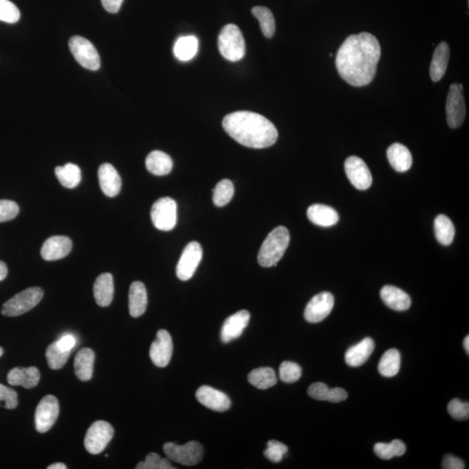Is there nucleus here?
<instances>
[{
	"label": "nucleus",
	"instance_id": "obj_1",
	"mask_svg": "<svg viewBox=\"0 0 469 469\" xmlns=\"http://www.w3.org/2000/svg\"><path fill=\"white\" fill-rule=\"evenodd\" d=\"M381 54L378 39L371 33L349 36L336 54V69L350 85L365 87L375 78Z\"/></svg>",
	"mask_w": 469,
	"mask_h": 469
},
{
	"label": "nucleus",
	"instance_id": "obj_2",
	"mask_svg": "<svg viewBox=\"0 0 469 469\" xmlns=\"http://www.w3.org/2000/svg\"><path fill=\"white\" fill-rule=\"evenodd\" d=\"M224 131L237 143L254 149L272 146L279 138V131L263 116L251 111H236L223 120Z\"/></svg>",
	"mask_w": 469,
	"mask_h": 469
},
{
	"label": "nucleus",
	"instance_id": "obj_3",
	"mask_svg": "<svg viewBox=\"0 0 469 469\" xmlns=\"http://www.w3.org/2000/svg\"><path fill=\"white\" fill-rule=\"evenodd\" d=\"M290 241V235L286 227L279 226L268 235L261 246L259 263L261 266H276L285 253Z\"/></svg>",
	"mask_w": 469,
	"mask_h": 469
},
{
	"label": "nucleus",
	"instance_id": "obj_4",
	"mask_svg": "<svg viewBox=\"0 0 469 469\" xmlns=\"http://www.w3.org/2000/svg\"><path fill=\"white\" fill-rule=\"evenodd\" d=\"M220 54L231 62L241 61L246 55V42L239 26L229 24L222 29L219 37Z\"/></svg>",
	"mask_w": 469,
	"mask_h": 469
},
{
	"label": "nucleus",
	"instance_id": "obj_5",
	"mask_svg": "<svg viewBox=\"0 0 469 469\" xmlns=\"http://www.w3.org/2000/svg\"><path fill=\"white\" fill-rule=\"evenodd\" d=\"M43 296L44 292L39 287L23 290L3 305L2 315L10 317L23 315L37 306Z\"/></svg>",
	"mask_w": 469,
	"mask_h": 469
},
{
	"label": "nucleus",
	"instance_id": "obj_6",
	"mask_svg": "<svg viewBox=\"0 0 469 469\" xmlns=\"http://www.w3.org/2000/svg\"><path fill=\"white\" fill-rule=\"evenodd\" d=\"M164 452L171 460L186 466L199 463L204 457L203 446L197 441H190L182 446L167 442L164 445Z\"/></svg>",
	"mask_w": 469,
	"mask_h": 469
},
{
	"label": "nucleus",
	"instance_id": "obj_7",
	"mask_svg": "<svg viewBox=\"0 0 469 469\" xmlns=\"http://www.w3.org/2000/svg\"><path fill=\"white\" fill-rule=\"evenodd\" d=\"M151 217L157 230H173L177 221V203L171 197L160 198L151 208Z\"/></svg>",
	"mask_w": 469,
	"mask_h": 469
},
{
	"label": "nucleus",
	"instance_id": "obj_8",
	"mask_svg": "<svg viewBox=\"0 0 469 469\" xmlns=\"http://www.w3.org/2000/svg\"><path fill=\"white\" fill-rule=\"evenodd\" d=\"M72 54L83 67L90 71H98L100 68V57L97 49L88 39L74 36L69 41Z\"/></svg>",
	"mask_w": 469,
	"mask_h": 469
},
{
	"label": "nucleus",
	"instance_id": "obj_9",
	"mask_svg": "<svg viewBox=\"0 0 469 469\" xmlns=\"http://www.w3.org/2000/svg\"><path fill=\"white\" fill-rule=\"evenodd\" d=\"M114 435V429L107 422L98 421L89 428L85 438V447L91 455L100 454Z\"/></svg>",
	"mask_w": 469,
	"mask_h": 469
},
{
	"label": "nucleus",
	"instance_id": "obj_10",
	"mask_svg": "<svg viewBox=\"0 0 469 469\" xmlns=\"http://www.w3.org/2000/svg\"><path fill=\"white\" fill-rule=\"evenodd\" d=\"M446 113L449 127L457 129L461 127L466 117V105L463 87L461 84L452 85L449 88Z\"/></svg>",
	"mask_w": 469,
	"mask_h": 469
},
{
	"label": "nucleus",
	"instance_id": "obj_11",
	"mask_svg": "<svg viewBox=\"0 0 469 469\" xmlns=\"http://www.w3.org/2000/svg\"><path fill=\"white\" fill-rule=\"evenodd\" d=\"M203 249L200 243L190 242L184 248L177 265V276L182 281L190 280L193 276L202 260Z\"/></svg>",
	"mask_w": 469,
	"mask_h": 469
},
{
	"label": "nucleus",
	"instance_id": "obj_12",
	"mask_svg": "<svg viewBox=\"0 0 469 469\" xmlns=\"http://www.w3.org/2000/svg\"><path fill=\"white\" fill-rule=\"evenodd\" d=\"M59 404L54 395L45 396L39 402L35 413L36 429L39 433L50 430L58 417Z\"/></svg>",
	"mask_w": 469,
	"mask_h": 469
},
{
	"label": "nucleus",
	"instance_id": "obj_13",
	"mask_svg": "<svg viewBox=\"0 0 469 469\" xmlns=\"http://www.w3.org/2000/svg\"><path fill=\"white\" fill-rule=\"evenodd\" d=\"M345 173L352 186L360 190L369 189L372 184V175L365 162L358 157L352 156L345 161Z\"/></svg>",
	"mask_w": 469,
	"mask_h": 469
},
{
	"label": "nucleus",
	"instance_id": "obj_14",
	"mask_svg": "<svg viewBox=\"0 0 469 469\" xmlns=\"http://www.w3.org/2000/svg\"><path fill=\"white\" fill-rule=\"evenodd\" d=\"M335 299L331 293L322 292L313 297L306 306L305 317L307 321L317 323L323 321L332 312Z\"/></svg>",
	"mask_w": 469,
	"mask_h": 469
},
{
	"label": "nucleus",
	"instance_id": "obj_15",
	"mask_svg": "<svg viewBox=\"0 0 469 469\" xmlns=\"http://www.w3.org/2000/svg\"><path fill=\"white\" fill-rule=\"evenodd\" d=\"M173 353V339L170 333L161 329L157 334V339L153 342L150 349L151 361L160 368H165L169 364Z\"/></svg>",
	"mask_w": 469,
	"mask_h": 469
},
{
	"label": "nucleus",
	"instance_id": "obj_16",
	"mask_svg": "<svg viewBox=\"0 0 469 469\" xmlns=\"http://www.w3.org/2000/svg\"><path fill=\"white\" fill-rule=\"evenodd\" d=\"M197 401L211 411L224 412L230 409L231 402L226 394L209 386H202L196 393Z\"/></svg>",
	"mask_w": 469,
	"mask_h": 469
},
{
	"label": "nucleus",
	"instance_id": "obj_17",
	"mask_svg": "<svg viewBox=\"0 0 469 469\" xmlns=\"http://www.w3.org/2000/svg\"><path fill=\"white\" fill-rule=\"evenodd\" d=\"M250 313L247 310H240L228 317L221 330V339L223 342H230L242 336L244 329L249 325Z\"/></svg>",
	"mask_w": 469,
	"mask_h": 469
},
{
	"label": "nucleus",
	"instance_id": "obj_18",
	"mask_svg": "<svg viewBox=\"0 0 469 469\" xmlns=\"http://www.w3.org/2000/svg\"><path fill=\"white\" fill-rule=\"evenodd\" d=\"M72 242L67 237L55 236L50 237L43 244L41 256L46 261H56L64 259L71 252Z\"/></svg>",
	"mask_w": 469,
	"mask_h": 469
},
{
	"label": "nucleus",
	"instance_id": "obj_19",
	"mask_svg": "<svg viewBox=\"0 0 469 469\" xmlns=\"http://www.w3.org/2000/svg\"><path fill=\"white\" fill-rule=\"evenodd\" d=\"M98 180L102 191L109 197L120 193L122 181L120 174L110 164H103L98 169Z\"/></svg>",
	"mask_w": 469,
	"mask_h": 469
},
{
	"label": "nucleus",
	"instance_id": "obj_20",
	"mask_svg": "<svg viewBox=\"0 0 469 469\" xmlns=\"http://www.w3.org/2000/svg\"><path fill=\"white\" fill-rule=\"evenodd\" d=\"M381 297L386 305L396 312H405L411 308V296L397 287L392 285L383 287Z\"/></svg>",
	"mask_w": 469,
	"mask_h": 469
},
{
	"label": "nucleus",
	"instance_id": "obj_21",
	"mask_svg": "<svg viewBox=\"0 0 469 469\" xmlns=\"http://www.w3.org/2000/svg\"><path fill=\"white\" fill-rule=\"evenodd\" d=\"M41 372L36 367L30 368H14L8 373V381L12 386H22L32 389L39 384Z\"/></svg>",
	"mask_w": 469,
	"mask_h": 469
},
{
	"label": "nucleus",
	"instance_id": "obj_22",
	"mask_svg": "<svg viewBox=\"0 0 469 469\" xmlns=\"http://www.w3.org/2000/svg\"><path fill=\"white\" fill-rule=\"evenodd\" d=\"M375 349V342L371 338H367L358 345L348 349L345 355L347 364L352 368L364 364Z\"/></svg>",
	"mask_w": 469,
	"mask_h": 469
},
{
	"label": "nucleus",
	"instance_id": "obj_23",
	"mask_svg": "<svg viewBox=\"0 0 469 469\" xmlns=\"http://www.w3.org/2000/svg\"><path fill=\"white\" fill-rule=\"evenodd\" d=\"M96 302L101 307L111 305L114 296L113 276L110 273L101 274L96 279L94 286Z\"/></svg>",
	"mask_w": 469,
	"mask_h": 469
},
{
	"label": "nucleus",
	"instance_id": "obj_24",
	"mask_svg": "<svg viewBox=\"0 0 469 469\" xmlns=\"http://www.w3.org/2000/svg\"><path fill=\"white\" fill-rule=\"evenodd\" d=\"M147 292L144 284L141 282L131 283L129 292V312L132 317L144 315L147 308Z\"/></svg>",
	"mask_w": 469,
	"mask_h": 469
},
{
	"label": "nucleus",
	"instance_id": "obj_25",
	"mask_svg": "<svg viewBox=\"0 0 469 469\" xmlns=\"http://www.w3.org/2000/svg\"><path fill=\"white\" fill-rule=\"evenodd\" d=\"M307 216L310 222L321 227H331L339 221L338 213L323 204H313L307 211Z\"/></svg>",
	"mask_w": 469,
	"mask_h": 469
},
{
	"label": "nucleus",
	"instance_id": "obj_26",
	"mask_svg": "<svg viewBox=\"0 0 469 469\" xmlns=\"http://www.w3.org/2000/svg\"><path fill=\"white\" fill-rule=\"evenodd\" d=\"M308 394L313 399L330 402H341L345 401L348 397V393L345 389L342 388L329 389L323 382H316L310 385Z\"/></svg>",
	"mask_w": 469,
	"mask_h": 469
},
{
	"label": "nucleus",
	"instance_id": "obj_27",
	"mask_svg": "<svg viewBox=\"0 0 469 469\" xmlns=\"http://www.w3.org/2000/svg\"><path fill=\"white\" fill-rule=\"evenodd\" d=\"M388 160L391 166L398 173H405L411 169L413 160L408 149L404 144L395 143L388 149Z\"/></svg>",
	"mask_w": 469,
	"mask_h": 469
},
{
	"label": "nucleus",
	"instance_id": "obj_28",
	"mask_svg": "<svg viewBox=\"0 0 469 469\" xmlns=\"http://www.w3.org/2000/svg\"><path fill=\"white\" fill-rule=\"evenodd\" d=\"M95 354L94 350L82 349L76 356L74 361L75 374L82 382L90 381L94 375Z\"/></svg>",
	"mask_w": 469,
	"mask_h": 469
},
{
	"label": "nucleus",
	"instance_id": "obj_29",
	"mask_svg": "<svg viewBox=\"0 0 469 469\" xmlns=\"http://www.w3.org/2000/svg\"><path fill=\"white\" fill-rule=\"evenodd\" d=\"M449 56L450 51L447 43L442 42L435 48L430 65V78L433 81L439 82L444 78L447 71Z\"/></svg>",
	"mask_w": 469,
	"mask_h": 469
},
{
	"label": "nucleus",
	"instance_id": "obj_30",
	"mask_svg": "<svg viewBox=\"0 0 469 469\" xmlns=\"http://www.w3.org/2000/svg\"><path fill=\"white\" fill-rule=\"evenodd\" d=\"M147 170L156 176H165L173 168V162L169 155L160 151H154L148 155L145 160Z\"/></svg>",
	"mask_w": 469,
	"mask_h": 469
},
{
	"label": "nucleus",
	"instance_id": "obj_31",
	"mask_svg": "<svg viewBox=\"0 0 469 469\" xmlns=\"http://www.w3.org/2000/svg\"><path fill=\"white\" fill-rule=\"evenodd\" d=\"M198 39L195 36H184L177 39L174 45V54L178 61H189L197 54Z\"/></svg>",
	"mask_w": 469,
	"mask_h": 469
},
{
	"label": "nucleus",
	"instance_id": "obj_32",
	"mask_svg": "<svg viewBox=\"0 0 469 469\" xmlns=\"http://www.w3.org/2000/svg\"><path fill=\"white\" fill-rule=\"evenodd\" d=\"M401 368V354L397 349L388 350L380 360L378 371L385 378H393L398 374Z\"/></svg>",
	"mask_w": 469,
	"mask_h": 469
},
{
	"label": "nucleus",
	"instance_id": "obj_33",
	"mask_svg": "<svg viewBox=\"0 0 469 469\" xmlns=\"http://www.w3.org/2000/svg\"><path fill=\"white\" fill-rule=\"evenodd\" d=\"M55 174L62 186L68 189H74L80 184V168L74 164H66L64 166L56 168Z\"/></svg>",
	"mask_w": 469,
	"mask_h": 469
},
{
	"label": "nucleus",
	"instance_id": "obj_34",
	"mask_svg": "<svg viewBox=\"0 0 469 469\" xmlns=\"http://www.w3.org/2000/svg\"><path fill=\"white\" fill-rule=\"evenodd\" d=\"M250 384L259 389H267L275 386L277 382L276 372L272 368H259L254 369L248 375Z\"/></svg>",
	"mask_w": 469,
	"mask_h": 469
},
{
	"label": "nucleus",
	"instance_id": "obj_35",
	"mask_svg": "<svg viewBox=\"0 0 469 469\" xmlns=\"http://www.w3.org/2000/svg\"><path fill=\"white\" fill-rule=\"evenodd\" d=\"M435 234L438 242L449 246L453 242L455 229L454 223L445 215H439L435 220Z\"/></svg>",
	"mask_w": 469,
	"mask_h": 469
},
{
	"label": "nucleus",
	"instance_id": "obj_36",
	"mask_svg": "<svg viewBox=\"0 0 469 469\" xmlns=\"http://www.w3.org/2000/svg\"><path fill=\"white\" fill-rule=\"evenodd\" d=\"M252 13L259 19L263 34L268 39L272 38L276 32V22L272 11L264 6H256Z\"/></svg>",
	"mask_w": 469,
	"mask_h": 469
},
{
	"label": "nucleus",
	"instance_id": "obj_37",
	"mask_svg": "<svg viewBox=\"0 0 469 469\" xmlns=\"http://www.w3.org/2000/svg\"><path fill=\"white\" fill-rule=\"evenodd\" d=\"M375 453L383 460H391L395 457H402L406 452V446L402 441L394 440L391 444L379 442L374 447Z\"/></svg>",
	"mask_w": 469,
	"mask_h": 469
},
{
	"label": "nucleus",
	"instance_id": "obj_38",
	"mask_svg": "<svg viewBox=\"0 0 469 469\" xmlns=\"http://www.w3.org/2000/svg\"><path fill=\"white\" fill-rule=\"evenodd\" d=\"M235 189L232 182L223 179L217 184L213 190V203L217 207H223L230 202L234 196Z\"/></svg>",
	"mask_w": 469,
	"mask_h": 469
},
{
	"label": "nucleus",
	"instance_id": "obj_39",
	"mask_svg": "<svg viewBox=\"0 0 469 469\" xmlns=\"http://www.w3.org/2000/svg\"><path fill=\"white\" fill-rule=\"evenodd\" d=\"M71 351H64L59 348L57 342L52 343L46 349L45 356L48 365L52 369H61L65 366L70 356Z\"/></svg>",
	"mask_w": 469,
	"mask_h": 469
},
{
	"label": "nucleus",
	"instance_id": "obj_40",
	"mask_svg": "<svg viewBox=\"0 0 469 469\" xmlns=\"http://www.w3.org/2000/svg\"><path fill=\"white\" fill-rule=\"evenodd\" d=\"M280 379L283 382L293 383L298 381L302 376V369L293 362H283L279 368Z\"/></svg>",
	"mask_w": 469,
	"mask_h": 469
},
{
	"label": "nucleus",
	"instance_id": "obj_41",
	"mask_svg": "<svg viewBox=\"0 0 469 469\" xmlns=\"http://www.w3.org/2000/svg\"><path fill=\"white\" fill-rule=\"evenodd\" d=\"M21 19V12L10 0H0V21L14 24Z\"/></svg>",
	"mask_w": 469,
	"mask_h": 469
},
{
	"label": "nucleus",
	"instance_id": "obj_42",
	"mask_svg": "<svg viewBox=\"0 0 469 469\" xmlns=\"http://www.w3.org/2000/svg\"><path fill=\"white\" fill-rule=\"evenodd\" d=\"M288 452V448L282 442L277 441H270L267 444V448L263 452L264 457L268 460L277 463L283 460L284 455Z\"/></svg>",
	"mask_w": 469,
	"mask_h": 469
},
{
	"label": "nucleus",
	"instance_id": "obj_43",
	"mask_svg": "<svg viewBox=\"0 0 469 469\" xmlns=\"http://www.w3.org/2000/svg\"><path fill=\"white\" fill-rule=\"evenodd\" d=\"M137 469H174L167 459L160 457L156 453H150L145 458L144 461H141L136 466Z\"/></svg>",
	"mask_w": 469,
	"mask_h": 469
},
{
	"label": "nucleus",
	"instance_id": "obj_44",
	"mask_svg": "<svg viewBox=\"0 0 469 469\" xmlns=\"http://www.w3.org/2000/svg\"><path fill=\"white\" fill-rule=\"evenodd\" d=\"M449 414L457 420H468L469 416L468 402H461V400L454 399L448 405Z\"/></svg>",
	"mask_w": 469,
	"mask_h": 469
},
{
	"label": "nucleus",
	"instance_id": "obj_45",
	"mask_svg": "<svg viewBox=\"0 0 469 469\" xmlns=\"http://www.w3.org/2000/svg\"><path fill=\"white\" fill-rule=\"evenodd\" d=\"M18 394L13 389L0 383V406L8 409H14L18 406Z\"/></svg>",
	"mask_w": 469,
	"mask_h": 469
},
{
	"label": "nucleus",
	"instance_id": "obj_46",
	"mask_svg": "<svg viewBox=\"0 0 469 469\" xmlns=\"http://www.w3.org/2000/svg\"><path fill=\"white\" fill-rule=\"evenodd\" d=\"M19 212L18 204L11 200H0V223L15 219Z\"/></svg>",
	"mask_w": 469,
	"mask_h": 469
},
{
	"label": "nucleus",
	"instance_id": "obj_47",
	"mask_svg": "<svg viewBox=\"0 0 469 469\" xmlns=\"http://www.w3.org/2000/svg\"><path fill=\"white\" fill-rule=\"evenodd\" d=\"M442 468L463 469L465 468V464L460 458L455 457L452 455H446L444 461H442Z\"/></svg>",
	"mask_w": 469,
	"mask_h": 469
},
{
	"label": "nucleus",
	"instance_id": "obj_48",
	"mask_svg": "<svg viewBox=\"0 0 469 469\" xmlns=\"http://www.w3.org/2000/svg\"><path fill=\"white\" fill-rule=\"evenodd\" d=\"M59 348L64 351H71L76 345V339L74 336L66 335L57 342Z\"/></svg>",
	"mask_w": 469,
	"mask_h": 469
},
{
	"label": "nucleus",
	"instance_id": "obj_49",
	"mask_svg": "<svg viewBox=\"0 0 469 469\" xmlns=\"http://www.w3.org/2000/svg\"><path fill=\"white\" fill-rule=\"evenodd\" d=\"M124 0H101L102 4L107 12L117 13L120 11Z\"/></svg>",
	"mask_w": 469,
	"mask_h": 469
},
{
	"label": "nucleus",
	"instance_id": "obj_50",
	"mask_svg": "<svg viewBox=\"0 0 469 469\" xmlns=\"http://www.w3.org/2000/svg\"><path fill=\"white\" fill-rule=\"evenodd\" d=\"M8 266H6V264L4 262L0 261V282L6 279V277L8 276Z\"/></svg>",
	"mask_w": 469,
	"mask_h": 469
},
{
	"label": "nucleus",
	"instance_id": "obj_51",
	"mask_svg": "<svg viewBox=\"0 0 469 469\" xmlns=\"http://www.w3.org/2000/svg\"><path fill=\"white\" fill-rule=\"evenodd\" d=\"M48 469H67V466L61 462H58V463H54L50 465L47 468Z\"/></svg>",
	"mask_w": 469,
	"mask_h": 469
},
{
	"label": "nucleus",
	"instance_id": "obj_52",
	"mask_svg": "<svg viewBox=\"0 0 469 469\" xmlns=\"http://www.w3.org/2000/svg\"><path fill=\"white\" fill-rule=\"evenodd\" d=\"M464 349L466 351H467L468 354L469 353V336H468L467 338L464 339Z\"/></svg>",
	"mask_w": 469,
	"mask_h": 469
},
{
	"label": "nucleus",
	"instance_id": "obj_53",
	"mask_svg": "<svg viewBox=\"0 0 469 469\" xmlns=\"http://www.w3.org/2000/svg\"><path fill=\"white\" fill-rule=\"evenodd\" d=\"M3 354H4V349H3V348H1V347H0V358H1Z\"/></svg>",
	"mask_w": 469,
	"mask_h": 469
}]
</instances>
